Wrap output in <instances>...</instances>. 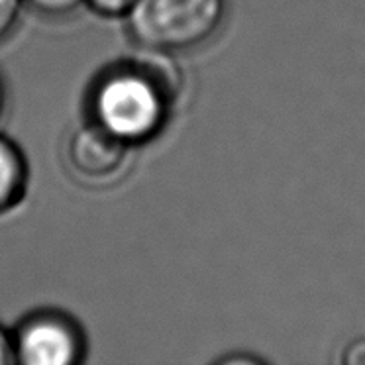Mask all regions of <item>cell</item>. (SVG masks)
Here are the masks:
<instances>
[{
	"mask_svg": "<svg viewBox=\"0 0 365 365\" xmlns=\"http://www.w3.org/2000/svg\"><path fill=\"white\" fill-rule=\"evenodd\" d=\"M171 56L142 48L128 65L104 75L93 93L96 124L130 145L155 138L182 87L179 65Z\"/></svg>",
	"mask_w": 365,
	"mask_h": 365,
	"instance_id": "1",
	"label": "cell"
},
{
	"mask_svg": "<svg viewBox=\"0 0 365 365\" xmlns=\"http://www.w3.org/2000/svg\"><path fill=\"white\" fill-rule=\"evenodd\" d=\"M226 12L228 0H138L126 24L140 48L179 53L212 40Z\"/></svg>",
	"mask_w": 365,
	"mask_h": 365,
	"instance_id": "2",
	"label": "cell"
},
{
	"mask_svg": "<svg viewBox=\"0 0 365 365\" xmlns=\"http://www.w3.org/2000/svg\"><path fill=\"white\" fill-rule=\"evenodd\" d=\"M16 361L24 365H73L83 356V338L71 320L38 314L14 336Z\"/></svg>",
	"mask_w": 365,
	"mask_h": 365,
	"instance_id": "3",
	"label": "cell"
},
{
	"mask_svg": "<svg viewBox=\"0 0 365 365\" xmlns=\"http://www.w3.org/2000/svg\"><path fill=\"white\" fill-rule=\"evenodd\" d=\"M130 143L93 122L81 128L69 142V163L73 171L91 181H104L126 165Z\"/></svg>",
	"mask_w": 365,
	"mask_h": 365,
	"instance_id": "4",
	"label": "cell"
},
{
	"mask_svg": "<svg viewBox=\"0 0 365 365\" xmlns=\"http://www.w3.org/2000/svg\"><path fill=\"white\" fill-rule=\"evenodd\" d=\"M28 182V165L22 151L9 138L0 135V215L22 200Z\"/></svg>",
	"mask_w": 365,
	"mask_h": 365,
	"instance_id": "5",
	"label": "cell"
},
{
	"mask_svg": "<svg viewBox=\"0 0 365 365\" xmlns=\"http://www.w3.org/2000/svg\"><path fill=\"white\" fill-rule=\"evenodd\" d=\"M34 9L48 16H67L83 6L87 0H28Z\"/></svg>",
	"mask_w": 365,
	"mask_h": 365,
	"instance_id": "6",
	"label": "cell"
},
{
	"mask_svg": "<svg viewBox=\"0 0 365 365\" xmlns=\"http://www.w3.org/2000/svg\"><path fill=\"white\" fill-rule=\"evenodd\" d=\"M22 4H24V0H0V41L4 40L18 24Z\"/></svg>",
	"mask_w": 365,
	"mask_h": 365,
	"instance_id": "7",
	"label": "cell"
},
{
	"mask_svg": "<svg viewBox=\"0 0 365 365\" xmlns=\"http://www.w3.org/2000/svg\"><path fill=\"white\" fill-rule=\"evenodd\" d=\"M91 6L104 16H126L138 0H87Z\"/></svg>",
	"mask_w": 365,
	"mask_h": 365,
	"instance_id": "8",
	"label": "cell"
},
{
	"mask_svg": "<svg viewBox=\"0 0 365 365\" xmlns=\"http://www.w3.org/2000/svg\"><path fill=\"white\" fill-rule=\"evenodd\" d=\"M341 361L346 365H365V336L349 341L341 351Z\"/></svg>",
	"mask_w": 365,
	"mask_h": 365,
	"instance_id": "9",
	"label": "cell"
},
{
	"mask_svg": "<svg viewBox=\"0 0 365 365\" xmlns=\"http://www.w3.org/2000/svg\"><path fill=\"white\" fill-rule=\"evenodd\" d=\"M16 364V349L14 338L0 326V365Z\"/></svg>",
	"mask_w": 365,
	"mask_h": 365,
	"instance_id": "10",
	"label": "cell"
},
{
	"mask_svg": "<svg viewBox=\"0 0 365 365\" xmlns=\"http://www.w3.org/2000/svg\"><path fill=\"white\" fill-rule=\"evenodd\" d=\"M4 108H6V87H4V81L0 77V120H2Z\"/></svg>",
	"mask_w": 365,
	"mask_h": 365,
	"instance_id": "11",
	"label": "cell"
}]
</instances>
